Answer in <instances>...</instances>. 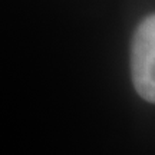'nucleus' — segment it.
<instances>
[{"label": "nucleus", "instance_id": "1", "mask_svg": "<svg viewBox=\"0 0 155 155\" xmlns=\"http://www.w3.org/2000/svg\"><path fill=\"white\" fill-rule=\"evenodd\" d=\"M131 75L135 91L155 104V15L139 23L131 46Z\"/></svg>", "mask_w": 155, "mask_h": 155}]
</instances>
